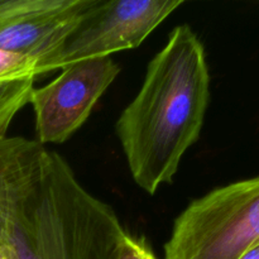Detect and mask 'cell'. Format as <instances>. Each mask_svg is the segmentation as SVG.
<instances>
[{
  "mask_svg": "<svg viewBox=\"0 0 259 259\" xmlns=\"http://www.w3.org/2000/svg\"><path fill=\"white\" fill-rule=\"evenodd\" d=\"M209 100L204 45L190 25H177L116 121L132 177L141 189L153 195L171 184L184 154L199 139Z\"/></svg>",
  "mask_w": 259,
  "mask_h": 259,
  "instance_id": "obj_1",
  "label": "cell"
},
{
  "mask_svg": "<svg viewBox=\"0 0 259 259\" xmlns=\"http://www.w3.org/2000/svg\"><path fill=\"white\" fill-rule=\"evenodd\" d=\"M126 233L110 205L78 182L60 154L46 151L29 191L9 220L8 259H115Z\"/></svg>",
  "mask_w": 259,
  "mask_h": 259,
  "instance_id": "obj_2",
  "label": "cell"
},
{
  "mask_svg": "<svg viewBox=\"0 0 259 259\" xmlns=\"http://www.w3.org/2000/svg\"><path fill=\"white\" fill-rule=\"evenodd\" d=\"M259 244V176L194 200L175 220L163 259H239Z\"/></svg>",
  "mask_w": 259,
  "mask_h": 259,
  "instance_id": "obj_3",
  "label": "cell"
},
{
  "mask_svg": "<svg viewBox=\"0 0 259 259\" xmlns=\"http://www.w3.org/2000/svg\"><path fill=\"white\" fill-rule=\"evenodd\" d=\"M182 0H98L50 61L45 73L76 61L138 47Z\"/></svg>",
  "mask_w": 259,
  "mask_h": 259,
  "instance_id": "obj_4",
  "label": "cell"
},
{
  "mask_svg": "<svg viewBox=\"0 0 259 259\" xmlns=\"http://www.w3.org/2000/svg\"><path fill=\"white\" fill-rule=\"evenodd\" d=\"M60 70L55 80L30 95L37 141L42 146L63 143L78 131L120 72L111 56L76 61Z\"/></svg>",
  "mask_w": 259,
  "mask_h": 259,
  "instance_id": "obj_5",
  "label": "cell"
},
{
  "mask_svg": "<svg viewBox=\"0 0 259 259\" xmlns=\"http://www.w3.org/2000/svg\"><path fill=\"white\" fill-rule=\"evenodd\" d=\"M98 0H0V50L24 56L45 75L68 35Z\"/></svg>",
  "mask_w": 259,
  "mask_h": 259,
  "instance_id": "obj_6",
  "label": "cell"
},
{
  "mask_svg": "<svg viewBox=\"0 0 259 259\" xmlns=\"http://www.w3.org/2000/svg\"><path fill=\"white\" fill-rule=\"evenodd\" d=\"M46 149L23 137L0 139V243L13 211L32 186Z\"/></svg>",
  "mask_w": 259,
  "mask_h": 259,
  "instance_id": "obj_7",
  "label": "cell"
},
{
  "mask_svg": "<svg viewBox=\"0 0 259 259\" xmlns=\"http://www.w3.org/2000/svg\"><path fill=\"white\" fill-rule=\"evenodd\" d=\"M37 76L35 61L0 50V89H33Z\"/></svg>",
  "mask_w": 259,
  "mask_h": 259,
  "instance_id": "obj_8",
  "label": "cell"
},
{
  "mask_svg": "<svg viewBox=\"0 0 259 259\" xmlns=\"http://www.w3.org/2000/svg\"><path fill=\"white\" fill-rule=\"evenodd\" d=\"M115 259H157L144 238H137L126 233L116 252Z\"/></svg>",
  "mask_w": 259,
  "mask_h": 259,
  "instance_id": "obj_9",
  "label": "cell"
},
{
  "mask_svg": "<svg viewBox=\"0 0 259 259\" xmlns=\"http://www.w3.org/2000/svg\"><path fill=\"white\" fill-rule=\"evenodd\" d=\"M239 259H259V244L255 245L250 250H248L245 254H243Z\"/></svg>",
  "mask_w": 259,
  "mask_h": 259,
  "instance_id": "obj_10",
  "label": "cell"
},
{
  "mask_svg": "<svg viewBox=\"0 0 259 259\" xmlns=\"http://www.w3.org/2000/svg\"><path fill=\"white\" fill-rule=\"evenodd\" d=\"M0 259H8V258H7V257H4V255L0 254Z\"/></svg>",
  "mask_w": 259,
  "mask_h": 259,
  "instance_id": "obj_11",
  "label": "cell"
}]
</instances>
